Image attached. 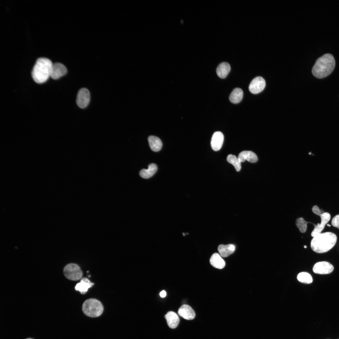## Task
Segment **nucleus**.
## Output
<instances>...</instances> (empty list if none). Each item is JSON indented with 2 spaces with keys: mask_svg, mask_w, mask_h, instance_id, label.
Here are the masks:
<instances>
[{
  "mask_svg": "<svg viewBox=\"0 0 339 339\" xmlns=\"http://www.w3.org/2000/svg\"><path fill=\"white\" fill-rule=\"evenodd\" d=\"M227 160L234 166L236 171L238 172L240 171L241 168V162L235 156L229 154L227 157Z\"/></svg>",
  "mask_w": 339,
  "mask_h": 339,
  "instance_id": "obj_23",
  "label": "nucleus"
},
{
  "mask_svg": "<svg viewBox=\"0 0 339 339\" xmlns=\"http://www.w3.org/2000/svg\"><path fill=\"white\" fill-rule=\"evenodd\" d=\"M335 66V61L333 56L331 54H326L316 60L312 73L315 77L323 78L331 74Z\"/></svg>",
  "mask_w": 339,
  "mask_h": 339,
  "instance_id": "obj_2",
  "label": "nucleus"
},
{
  "mask_svg": "<svg viewBox=\"0 0 339 339\" xmlns=\"http://www.w3.org/2000/svg\"><path fill=\"white\" fill-rule=\"evenodd\" d=\"M210 262L213 266L219 269L223 268L225 265V261L218 253L213 254L210 259Z\"/></svg>",
  "mask_w": 339,
  "mask_h": 339,
  "instance_id": "obj_16",
  "label": "nucleus"
},
{
  "mask_svg": "<svg viewBox=\"0 0 339 339\" xmlns=\"http://www.w3.org/2000/svg\"><path fill=\"white\" fill-rule=\"evenodd\" d=\"M168 326L171 328L174 329L178 326L180 319L178 315L175 312L172 311L168 312L165 315Z\"/></svg>",
  "mask_w": 339,
  "mask_h": 339,
  "instance_id": "obj_14",
  "label": "nucleus"
},
{
  "mask_svg": "<svg viewBox=\"0 0 339 339\" xmlns=\"http://www.w3.org/2000/svg\"><path fill=\"white\" fill-rule=\"evenodd\" d=\"M229 64L227 62H223L218 66L216 72L218 76L221 78H225L230 71Z\"/></svg>",
  "mask_w": 339,
  "mask_h": 339,
  "instance_id": "obj_18",
  "label": "nucleus"
},
{
  "mask_svg": "<svg viewBox=\"0 0 339 339\" xmlns=\"http://www.w3.org/2000/svg\"><path fill=\"white\" fill-rule=\"evenodd\" d=\"M94 284V283L91 282L87 278L83 277L76 285L75 289L76 291H79L81 294H84Z\"/></svg>",
  "mask_w": 339,
  "mask_h": 339,
  "instance_id": "obj_13",
  "label": "nucleus"
},
{
  "mask_svg": "<svg viewBox=\"0 0 339 339\" xmlns=\"http://www.w3.org/2000/svg\"><path fill=\"white\" fill-rule=\"evenodd\" d=\"M53 64L47 58L40 57L38 59L31 73L34 80L39 84L43 83L47 81L51 77Z\"/></svg>",
  "mask_w": 339,
  "mask_h": 339,
  "instance_id": "obj_3",
  "label": "nucleus"
},
{
  "mask_svg": "<svg viewBox=\"0 0 339 339\" xmlns=\"http://www.w3.org/2000/svg\"><path fill=\"white\" fill-rule=\"evenodd\" d=\"M319 216L320 217L321 220L320 223H318L317 225L312 223L314 226V229L311 233V236L313 237L321 233L324 229L325 225L331 218L330 214L327 212L320 213Z\"/></svg>",
  "mask_w": 339,
  "mask_h": 339,
  "instance_id": "obj_9",
  "label": "nucleus"
},
{
  "mask_svg": "<svg viewBox=\"0 0 339 339\" xmlns=\"http://www.w3.org/2000/svg\"><path fill=\"white\" fill-rule=\"evenodd\" d=\"M82 309L86 315L91 317H96L102 314L104 308L102 304L98 300L89 299L84 302Z\"/></svg>",
  "mask_w": 339,
  "mask_h": 339,
  "instance_id": "obj_4",
  "label": "nucleus"
},
{
  "mask_svg": "<svg viewBox=\"0 0 339 339\" xmlns=\"http://www.w3.org/2000/svg\"><path fill=\"white\" fill-rule=\"evenodd\" d=\"M311 223L306 221L302 217L298 218L296 221V225L299 231L302 233H305L307 230V224Z\"/></svg>",
  "mask_w": 339,
  "mask_h": 339,
  "instance_id": "obj_24",
  "label": "nucleus"
},
{
  "mask_svg": "<svg viewBox=\"0 0 339 339\" xmlns=\"http://www.w3.org/2000/svg\"><path fill=\"white\" fill-rule=\"evenodd\" d=\"M67 72L66 67L59 62L53 63L51 77L53 79H57L65 75Z\"/></svg>",
  "mask_w": 339,
  "mask_h": 339,
  "instance_id": "obj_10",
  "label": "nucleus"
},
{
  "mask_svg": "<svg viewBox=\"0 0 339 339\" xmlns=\"http://www.w3.org/2000/svg\"><path fill=\"white\" fill-rule=\"evenodd\" d=\"M159 295L161 297L164 298L166 295V292L164 290H163L160 292Z\"/></svg>",
  "mask_w": 339,
  "mask_h": 339,
  "instance_id": "obj_27",
  "label": "nucleus"
},
{
  "mask_svg": "<svg viewBox=\"0 0 339 339\" xmlns=\"http://www.w3.org/2000/svg\"><path fill=\"white\" fill-rule=\"evenodd\" d=\"M297 279L300 282L305 284H310L312 282L313 279L311 275L306 272H301L297 275Z\"/></svg>",
  "mask_w": 339,
  "mask_h": 339,
  "instance_id": "obj_22",
  "label": "nucleus"
},
{
  "mask_svg": "<svg viewBox=\"0 0 339 339\" xmlns=\"http://www.w3.org/2000/svg\"><path fill=\"white\" fill-rule=\"evenodd\" d=\"M327 226H331V225L330 224H327Z\"/></svg>",
  "mask_w": 339,
  "mask_h": 339,
  "instance_id": "obj_29",
  "label": "nucleus"
},
{
  "mask_svg": "<svg viewBox=\"0 0 339 339\" xmlns=\"http://www.w3.org/2000/svg\"><path fill=\"white\" fill-rule=\"evenodd\" d=\"M241 162H244L246 160L248 162L254 163L256 162L258 158L256 154L250 151H243L240 152L238 157Z\"/></svg>",
  "mask_w": 339,
  "mask_h": 339,
  "instance_id": "obj_15",
  "label": "nucleus"
},
{
  "mask_svg": "<svg viewBox=\"0 0 339 339\" xmlns=\"http://www.w3.org/2000/svg\"><path fill=\"white\" fill-rule=\"evenodd\" d=\"M332 225L339 229V214L335 216L331 221Z\"/></svg>",
  "mask_w": 339,
  "mask_h": 339,
  "instance_id": "obj_25",
  "label": "nucleus"
},
{
  "mask_svg": "<svg viewBox=\"0 0 339 339\" xmlns=\"http://www.w3.org/2000/svg\"><path fill=\"white\" fill-rule=\"evenodd\" d=\"M266 82L263 78L258 76L254 78L250 83L249 89L252 94H256L261 92L264 89Z\"/></svg>",
  "mask_w": 339,
  "mask_h": 339,
  "instance_id": "obj_7",
  "label": "nucleus"
},
{
  "mask_svg": "<svg viewBox=\"0 0 339 339\" xmlns=\"http://www.w3.org/2000/svg\"><path fill=\"white\" fill-rule=\"evenodd\" d=\"M309 154H311V153L310 152L309 153Z\"/></svg>",
  "mask_w": 339,
  "mask_h": 339,
  "instance_id": "obj_30",
  "label": "nucleus"
},
{
  "mask_svg": "<svg viewBox=\"0 0 339 339\" xmlns=\"http://www.w3.org/2000/svg\"><path fill=\"white\" fill-rule=\"evenodd\" d=\"M235 250V247L233 244L220 245L218 247V251L223 257H227L232 254Z\"/></svg>",
  "mask_w": 339,
  "mask_h": 339,
  "instance_id": "obj_19",
  "label": "nucleus"
},
{
  "mask_svg": "<svg viewBox=\"0 0 339 339\" xmlns=\"http://www.w3.org/2000/svg\"><path fill=\"white\" fill-rule=\"evenodd\" d=\"M90 99L89 90L86 88H82L78 91L76 98V103L80 108L84 109L89 105Z\"/></svg>",
  "mask_w": 339,
  "mask_h": 339,
  "instance_id": "obj_6",
  "label": "nucleus"
},
{
  "mask_svg": "<svg viewBox=\"0 0 339 339\" xmlns=\"http://www.w3.org/2000/svg\"><path fill=\"white\" fill-rule=\"evenodd\" d=\"M27 339H31V338H27Z\"/></svg>",
  "mask_w": 339,
  "mask_h": 339,
  "instance_id": "obj_31",
  "label": "nucleus"
},
{
  "mask_svg": "<svg viewBox=\"0 0 339 339\" xmlns=\"http://www.w3.org/2000/svg\"><path fill=\"white\" fill-rule=\"evenodd\" d=\"M334 269V267L329 262L326 261L319 262L316 263L313 268V272L316 274H326L331 273Z\"/></svg>",
  "mask_w": 339,
  "mask_h": 339,
  "instance_id": "obj_8",
  "label": "nucleus"
},
{
  "mask_svg": "<svg viewBox=\"0 0 339 339\" xmlns=\"http://www.w3.org/2000/svg\"><path fill=\"white\" fill-rule=\"evenodd\" d=\"M179 315L185 319L191 320L195 316V313L193 309L189 305L183 304L179 309Z\"/></svg>",
  "mask_w": 339,
  "mask_h": 339,
  "instance_id": "obj_12",
  "label": "nucleus"
},
{
  "mask_svg": "<svg viewBox=\"0 0 339 339\" xmlns=\"http://www.w3.org/2000/svg\"><path fill=\"white\" fill-rule=\"evenodd\" d=\"M312 210L314 213L318 216L320 213H322L320 210L316 205L314 206L312 208Z\"/></svg>",
  "mask_w": 339,
  "mask_h": 339,
  "instance_id": "obj_26",
  "label": "nucleus"
},
{
  "mask_svg": "<svg viewBox=\"0 0 339 339\" xmlns=\"http://www.w3.org/2000/svg\"><path fill=\"white\" fill-rule=\"evenodd\" d=\"M243 95V91L241 89L236 88L230 94L229 96V100L232 103H238L242 100Z\"/></svg>",
  "mask_w": 339,
  "mask_h": 339,
  "instance_id": "obj_21",
  "label": "nucleus"
},
{
  "mask_svg": "<svg viewBox=\"0 0 339 339\" xmlns=\"http://www.w3.org/2000/svg\"><path fill=\"white\" fill-rule=\"evenodd\" d=\"M148 140L149 146L152 151L158 152L161 149L162 143L159 137L154 136H150L148 137Z\"/></svg>",
  "mask_w": 339,
  "mask_h": 339,
  "instance_id": "obj_17",
  "label": "nucleus"
},
{
  "mask_svg": "<svg viewBox=\"0 0 339 339\" xmlns=\"http://www.w3.org/2000/svg\"><path fill=\"white\" fill-rule=\"evenodd\" d=\"M224 140V136L220 132H215L212 137L211 145L212 149L215 151L219 150L221 148Z\"/></svg>",
  "mask_w": 339,
  "mask_h": 339,
  "instance_id": "obj_11",
  "label": "nucleus"
},
{
  "mask_svg": "<svg viewBox=\"0 0 339 339\" xmlns=\"http://www.w3.org/2000/svg\"><path fill=\"white\" fill-rule=\"evenodd\" d=\"M304 248H307V246H306V245H304Z\"/></svg>",
  "mask_w": 339,
  "mask_h": 339,
  "instance_id": "obj_28",
  "label": "nucleus"
},
{
  "mask_svg": "<svg viewBox=\"0 0 339 339\" xmlns=\"http://www.w3.org/2000/svg\"><path fill=\"white\" fill-rule=\"evenodd\" d=\"M63 273L68 279L72 281H77L83 276V272L79 266L75 263H69L64 268Z\"/></svg>",
  "mask_w": 339,
  "mask_h": 339,
  "instance_id": "obj_5",
  "label": "nucleus"
},
{
  "mask_svg": "<svg viewBox=\"0 0 339 339\" xmlns=\"http://www.w3.org/2000/svg\"><path fill=\"white\" fill-rule=\"evenodd\" d=\"M157 170V165L154 163L149 164L147 169H143L139 172L140 176L144 179L149 178L156 172Z\"/></svg>",
  "mask_w": 339,
  "mask_h": 339,
  "instance_id": "obj_20",
  "label": "nucleus"
},
{
  "mask_svg": "<svg viewBox=\"0 0 339 339\" xmlns=\"http://www.w3.org/2000/svg\"><path fill=\"white\" fill-rule=\"evenodd\" d=\"M337 237L334 233L330 232L321 233L312 238L310 243L311 249L316 253L326 252L335 246Z\"/></svg>",
  "mask_w": 339,
  "mask_h": 339,
  "instance_id": "obj_1",
  "label": "nucleus"
}]
</instances>
